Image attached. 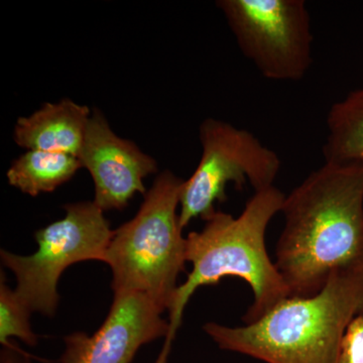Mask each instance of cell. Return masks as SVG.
Masks as SVG:
<instances>
[{
	"label": "cell",
	"mask_w": 363,
	"mask_h": 363,
	"mask_svg": "<svg viewBox=\"0 0 363 363\" xmlns=\"http://www.w3.org/2000/svg\"><path fill=\"white\" fill-rule=\"evenodd\" d=\"M277 269L291 297L319 293L338 269L363 266V167L325 164L285 196Z\"/></svg>",
	"instance_id": "cell-1"
},
{
	"label": "cell",
	"mask_w": 363,
	"mask_h": 363,
	"mask_svg": "<svg viewBox=\"0 0 363 363\" xmlns=\"http://www.w3.org/2000/svg\"><path fill=\"white\" fill-rule=\"evenodd\" d=\"M285 196L274 186L257 191L240 216L216 211L201 231L188 234L186 259L192 264V271L174 296L169 309V333L156 363L168 362L186 306L200 286L216 285L225 277L247 281L253 302L243 316L245 324L257 321L291 297L266 245L267 226L281 211Z\"/></svg>",
	"instance_id": "cell-2"
},
{
	"label": "cell",
	"mask_w": 363,
	"mask_h": 363,
	"mask_svg": "<svg viewBox=\"0 0 363 363\" xmlns=\"http://www.w3.org/2000/svg\"><path fill=\"white\" fill-rule=\"evenodd\" d=\"M363 314V266L334 272L311 297H289L257 321L203 330L222 350L266 363H338L350 322Z\"/></svg>",
	"instance_id": "cell-3"
},
{
	"label": "cell",
	"mask_w": 363,
	"mask_h": 363,
	"mask_svg": "<svg viewBox=\"0 0 363 363\" xmlns=\"http://www.w3.org/2000/svg\"><path fill=\"white\" fill-rule=\"evenodd\" d=\"M183 184L171 171L160 173L135 216L114 230L104 260L112 272L114 294H143L164 312L187 262L178 213Z\"/></svg>",
	"instance_id": "cell-4"
},
{
	"label": "cell",
	"mask_w": 363,
	"mask_h": 363,
	"mask_svg": "<svg viewBox=\"0 0 363 363\" xmlns=\"http://www.w3.org/2000/svg\"><path fill=\"white\" fill-rule=\"evenodd\" d=\"M65 216L35 231L37 252L20 255L1 250L0 259L16 279L18 298L32 313L56 314L59 279L73 264L87 260L104 262L114 230L93 201L64 206Z\"/></svg>",
	"instance_id": "cell-5"
},
{
	"label": "cell",
	"mask_w": 363,
	"mask_h": 363,
	"mask_svg": "<svg viewBox=\"0 0 363 363\" xmlns=\"http://www.w3.org/2000/svg\"><path fill=\"white\" fill-rule=\"evenodd\" d=\"M201 160L184 181L180 200V225L196 218L206 221L215 205L227 199L226 187L242 189L250 183L255 192L274 187L281 168V157L253 133L220 119L206 118L199 128Z\"/></svg>",
	"instance_id": "cell-6"
},
{
	"label": "cell",
	"mask_w": 363,
	"mask_h": 363,
	"mask_svg": "<svg viewBox=\"0 0 363 363\" xmlns=\"http://www.w3.org/2000/svg\"><path fill=\"white\" fill-rule=\"evenodd\" d=\"M216 6L240 51L264 78H305L313 63V33L304 0H219Z\"/></svg>",
	"instance_id": "cell-7"
},
{
	"label": "cell",
	"mask_w": 363,
	"mask_h": 363,
	"mask_svg": "<svg viewBox=\"0 0 363 363\" xmlns=\"http://www.w3.org/2000/svg\"><path fill=\"white\" fill-rule=\"evenodd\" d=\"M161 308L140 293L114 294L104 324L92 335L74 332L64 337L60 363H131L138 351L169 333Z\"/></svg>",
	"instance_id": "cell-8"
},
{
	"label": "cell",
	"mask_w": 363,
	"mask_h": 363,
	"mask_svg": "<svg viewBox=\"0 0 363 363\" xmlns=\"http://www.w3.org/2000/svg\"><path fill=\"white\" fill-rule=\"evenodd\" d=\"M79 160L94 183V200L102 211L123 210L136 194L145 195V179L157 172L154 157L112 130L104 114L91 113Z\"/></svg>",
	"instance_id": "cell-9"
},
{
	"label": "cell",
	"mask_w": 363,
	"mask_h": 363,
	"mask_svg": "<svg viewBox=\"0 0 363 363\" xmlns=\"http://www.w3.org/2000/svg\"><path fill=\"white\" fill-rule=\"evenodd\" d=\"M89 107L69 98L47 102L13 128L14 143L26 150H44L79 157L89 121Z\"/></svg>",
	"instance_id": "cell-10"
},
{
	"label": "cell",
	"mask_w": 363,
	"mask_h": 363,
	"mask_svg": "<svg viewBox=\"0 0 363 363\" xmlns=\"http://www.w3.org/2000/svg\"><path fill=\"white\" fill-rule=\"evenodd\" d=\"M326 125L325 162L363 167V88L332 105Z\"/></svg>",
	"instance_id": "cell-11"
},
{
	"label": "cell",
	"mask_w": 363,
	"mask_h": 363,
	"mask_svg": "<svg viewBox=\"0 0 363 363\" xmlns=\"http://www.w3.org/2000/svg\"><path fill=\"white\" fill-rule=\"evenodd\" d=\"M82 168L79 157L61 152L26 150L6 172L9 184L23 194L37 197L52 193L71 180Z\"/></svg>",
	"instance_id": "cell-12"
},
{
	"label": "cell",
	"mask_w": 363,
	"mask_h": 363,
	"mask_svg": "<svg viewBox=\"0 0 363 363\" xmlns=\"http://www.w3.org/2000/svg\"><path fill=\"white\" fill-rule=\"evenodd\" d=\"M32 312L18 298L14 290L6 285L1 272L0 281V343L2 346L11 342V338L20 339L21 342L35 347L38 335L30 325Z\"/></svg>",
	"instance_id": "cell-13"
},
{
	"label": "cell",
	"mask_w": 363,
	"mask_h": 363,
	"mask_svg": "<svg viewBox=\"0 0 363 363\" xmlns=\"http://www.w3.org/2000/svg\"><path fill=\"white\" fill-rule=\"evenodd\" d=\"M338 363H363V314L348 325L341 342Z\"/></svg>",
	"instance_id": "cell-14"
},
{
	"label": "cell",
	"mask_w": 363,
	"mask_h": 363,
	"mask_svg": "<svg viewBox=\"0 0 363 363\" xmlns=\"http://www.w3.org/2000/svg\"><path fill=\"white\" fill-rule=\"evenodd\" d=\"M0 363H33L30 357L11 341L7 345L2 346L0 351Z\"/></svg>",
	"instance_id": "cell-15"
}]
</instances>
